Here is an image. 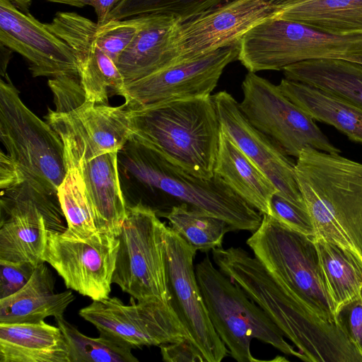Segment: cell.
<instances>
[{
	"mask_svg": "<svg viewBox=\"0 0 362 362\" xmlns=\"http://www.w3.org/2000/svg\"><path fill=\"white\" fill-rule=\"evenodd\" d=\"M45 24L73 49L86 101L106 104L110 93L124 96L125 83L116 64L97 44V23L74 12H57Z\"/></svg>",
	"mask_w": 362,
	"mask_h": 362,
	"instance_id": "ffe728a7",
	"label": "cell"
},
{
	"mask_svg": "<svg viewBox=\"0 0 362 362\" xmlns=\"http://www.w3.org/2000/svg\"><path fill=\"white\" fill-rule=\"evenodd\" d=\"M275 9L276 4L269 0H228L178 22L173 40L176 63L239 44L249 30L272 16Z\"/></svg>",
	"mask_w": 362,
	"mask_h": 362,
	"instance_id": "9a60e30c",
	"label": "cell"
},
{
	"mask_svg": "<svg viewBox=\"0 0 362 362\" xmlns=\"http://www.w3.org/2000/svg\"><path fill=\"white\" fill-rule=\"evenodd\" d=\"M214 173L261 214H271L277 189L222 130Z\"/></svg>",
	"mask_w": 362,
	"mask_h": 362,
	"instance_id": "d4e9b609",
	"label": "cell"
},
{
	"mask_svg": "<svg viewBox=\"0 0 362 362\" xmlns=\"http://www.w3.org/2000/svg\"><path fill=\"white\" fill-rule=\"evenodd\" d=\"M221 130L267 177L287 201L306 210L300 192L295 163L267 136L254 127L242 112L239 103L226 90L212 95Z\"/></svg>",
	"mask_w": 362,
	"mask_h": 362,
	"instance_id": "ac0fdd59",
	"label": "cell"
},
{
	"mask_svg": "<svg viewBox=\"0 0 362 362\" xmlns=\"http://www.w3.org/2000/svg\"><path fill=\"white\" fill-rule=\"evenodd\" d=\"M246 243L267 269L312 310L325 319L341 320L328 294L311 238L263 214Z\"/></svg>",
	"mask_w": 362,
	"mask_h": 362,
	"instance_id": "ba28073f",
	"label": "cell"
},
{
	"mask_svg": "<svg viewBox=\"0 0 362 362\" xmlns=\"http://www.w3.org/2000/svg\"><path fill=\"white\" fill-rule=\"evenodd\" d=\"M355 348L362 356V290L339 314Z\"/></svg>",
	"mask_w": 362,
	"mask_h": 362,
	"instance_id": "74e56055",
	"label": "cell"
},
{
	"mask_svg": "<svg viewBox=\"0 0 362 362\" xmlns=\"http://www.w3.org/2000/svg\"><path fill=\"white\" fill-rule=\"evenodd\" d=\"M122 0H96L93 7L97 15V24L103 25L108 14Z\"/></svg>",
	"mask_w": 362,
	"mask_h": 362,
	"instance_id": "ab89813d",
	"label": "cell"
},
{
	"mask_svg": "<svg viewBox=\"0 0 362 362\" xmlns=\"http://www.w3.org/2000/svg\"><path fill=\"white\" fill-rule=\"evenodd\" d=\"M0 362H70L59 327L44 320L0 323Z\"/></svg>",
	"mask_w": 362,
	"mask_h": 362,
	"instance_id": "603a6c76",
	"label": "cell"
},
{
	"mask_svg": "<svg viewBox=\"0 0 362 362\" xmlns=\"http://www.w3.org/2000/svg\"><path fill=\"white\" fill-rule=\"evenodd\" d=\"M170 228L197 251L207 252L222 247L225 234L233 231L224 220L192 208L185 203L160 214Z\"/></svg>",
	"mask_w": 362,
	"mask_h": 362,
	"instance_id": "f546056e",
	"label": "cell"
},
{
	"mask_svg": "<svg viewBox=\"0 0 362 362\" xmlns=\"http://www.w3.org/2000/svg\"><path fill=\"white\" fill-rule=\"evenodd\" d=\"M1 190L0 260L45 262L48 233L67 228L57 194L30 180Z\"/></svg>",
	"mask_w": 362,
	"mask_h": 362,
	"instance_id": "30bf717a",
	"label": "cell"
},
{
	"mask_svg": "<svg viewBox=\"0 0 362 362\" xmlns=\"http://www.w3.org/2000/svg\"><path fill=\"white\" fill-rule=\"evenodd\" d=\"M167 226L155 209L141 202L127 206L117 236L112 284L135 300L170 303L165 259Z\"/></svg>",
	"mask_w": 362,
	"mask_h": 362,
	"instance_id": "9c48e42d",
	"label": "cell"
},
{
	"mask_svg": "<svg viewBox=\"0 0 362 362\" xmlns=\"http://www.w3.org/2000/svg\"><path fill=\"white\" fill-rule=\"evenodd\" d=\"M129 110V141L155 151L197 177H214L221 128L212 95Z\"/></svg>",
	"mask_w": 362,
	"mask_h": 362,
	"instance_id": "3957f363",
	"label": "cell"
},
{
	"mask_svg": "<svg viewBox=\"0 0 362 362\" xmlns=\"http://www.w3.org/2000/svg\"><path fill=\"white\" fill-rule=\"evenodd\" d=\"M57 133L64 144L66 168H77L84 181L98 231L117 237L127 206L119 182V151H96L66 128Z\"/></svg>",
	"mask_w": 362,
	"mask_h": 362,
	"instance_id": "e0dca14e",
	"label": "cell"
},
{
	"mask_svg": "<svg viewBox=\"0 0 362 362\" xmlns=\"http://www.w3.org/2000/svg\"><path fill=\"white\" fill-rule=\"evenodd\" d=\"M83 137L102 151H119L132 137L130 110L85 102L69 112H59Z\"/></svg>",
	"mask_w": 362,
	"mask_h": 362,
	"instance_id": "4316f807",
	"label": "cell"
},
{
	"mask_svg": "<svg viewBox=\"0 0 362 362\" xmlns=\"http://www.w3.org/2000/svg\"><path fill=\"white\" fill-rule=\"evenodd\" d=\"M286 78L336 95L362 107V65L337 59H311L286 66Z\"/></svg>",
	"mask_w": 362,
	"mask_h": 362,
	"instance_id": "83f0119b",
	"label": "cell"
},
{
	"mask_svg": "<svg viewBox=\"0 0 362 362\" xmlns=\"http://www.w3.org/2000/svg\"><path fill=\"white\" fill-rule=\"evenodd\" d=\"M162 358L167 362H206L191 339H184L159 346Z\"/></svg>",
	"mask_w": 362,
	"mask_h": 362,
	"instance_id": "f35d334b",
	"label": "cell"
},
{
	"mask_svg": "<svg viewBox=\"0 0 362 362\" xmlns=\"http://www.w3.org/2000/svg\"><path fill=\"white\" fill-rule=\"evenodd\" d=\"M36 267L29 262L0 260V299L22 288L30 279Z\"/></svg>",
	"mask_w": 362,
	"mask_h": 362,
	"instance_id": "8d00e7d4",
	"label": "cell"
},
{
	"mask_svg": "<svg viewBox=\"0 0 362 362\" xmlns=\"http://www.w3.org/2000/svg\"><path fill=\"white\" fill-rule=\"evenodd\" d=\"M343 59L362 65V33L334 35L303 23L271 16L249 30L238 59L248 71L283 70L298 62Z\"/></svg>",
	"mask_w": 362,
	"mask_h": 362,
	"instance_id": "5b68a950",
	"label": "cell"
},
{
	"mask_svg": "<svg viewBox=\"0 0 362 362\" xmlns=\"http://www.w3.org/2000/svg\"><path fill=\"white\" fill-rule=\"evenodd\" d=\"M74 299L70 290L54 292L52 274L42 262L22 288L0 299V323L38 322L62 316Z\"/></svg>",
	"mask_w": 362,
	"mask_h": 362,
	"instance_id": "7402d4cb",
	"label": "cell"
},
{
	"mask_svg": "<svg viewBox=\"0 0 362 362\" xmlns=\"http://www.w3.org/2000/svg\"><path fill=\"white\" fill-rule=\"evenodd\" d=\"M329 298L339 316L362 290V257L321 237L311 238Z\"/></svg>",
	"mask_w": 362,
	"mask_h": 362,
	"instance_id": "f1b7e54d",
	"label": "cell"
},
{
	"mask_svg": "<svg viewBox=\"0 0 362 362\" xmlns=\"http://www.w3.org/2000/svg\"><path fill=\"white\" fill-rule=\"evenodd\" d=\"M213 261L259 305L306 362H362L343 320L331 321L312 310L241 247H217Z\"/></svg>",
	"mask_w": 362,
	"mask_h": 362,
	"instance_id": "6da1fadb",
	"label": "cell"
},
{
	"mask_svg": "<svg viewBox=\"0 0 362 362\" xmlns=\"http://www.w3.org/2000/svg\"><path fill=\"white\" fill-rule=\"evenodd\" d=\"M69 353L70 362H138L132 349L99 336L88 337L79 332L62 316L55 317Z\"/></svg>",
	"mask_w": 362,
	"mask_h": 362,
	"instance_id": "1f68e13d",
	"label": "cell"
},
{
	"mask_svg": "<svg viewBox=\"0 0 362 362\" xmlns=\"http://www.w3.org/2000/svg\"><path fill=\"white\" fill-rule=\"evenodd\" d=\"M269 1H272V3H274V4L276 5V4L284 2L286 0H269Z\"/></svg>",
	"mask_w": 362,
	"mask_h": 362,
	"instance_id": "ee69618b",
	"label": "cell"
},
{
	"mask_svg": "<svg viewBox=\"0 0 362 362\" xmlns=\"http://www.w3.org/2000/svg\"><path fill=\"white\" fill-rule=\"evenodd\" d=\"M48 85L54 94V111L69 112L86 102V93L79 77L62 76L52 78Z\"/></svg>",
	"mask_w": 362,
	"mask_h": 362,
	"instance_id": "d590c367",
	"label": "cell"
},
{
	"mask_svg": "<svg viewBox=\"0 0 362 362\" xmlns=\"http://www.w3.org/2000/svg\"><path fill=\"white\" fill-rule=\"evenodd\" d=\"M197 279L218 335L238 362H253L251 341L257 339L303 360L263 309L212 263L206 255L195 266Z\"/></svg>",
	"mask_w": 362,
	"mask_h": 362,
	"instance_id": "277c9868",
	"label": "cell"
},
{
	"mask_svg": "<svg viewBox=\"0 0 362 362\" xmlns=\"http://www.w3.org/2000/svg\"><path fill=\"white\" fill-rule=\"evenodd\" d=\"M130 300L128 305L117 297L94 300L78 314L100 336L130 349L191 339L170 303Z\"/></svg>",
	"mask_w": 362,
	"mask_h": 362,
	"instance_id": "7c38bea8",
	"label": "cell"
},
{
	"mask_svg": "<svg viewBox=\"0 0 362 362\" xmlns=\"http://www.w3.org/2000/svg\"><path fill=\"white\" fill-rule=\"evenodd\" d=\"M50 2L64 4L76 7L90 6L93 7L96 0H45Z\"/></svg>",
	"mask_w": 362,
	"mask_h": 362,
	"instance_id": "b9f144b4",
	"label": "cell"
},
{
	"mask_svg": "<svg viewBox=\"0 0 362 362\" xmlns=\"http://www.w3.org/2000/svg\"><path fill=\"white\" fill-rule=\"evenodd\" d=\"M282 93L315 121L334 127L362 144V107L308 84L281 79Z\"/></svg>",
	"mask_w": 362,
	"mask_h": 362,
	"instance_id": "cb8c5ba5",
	"label": "cell"
},
{
	"mask_svg": "<svg viewBox=\"0 0 362 362\" xmlns=\"http://www.w3.org/2000/svg\"><path fill=\"white\" fill-rule=\"evenodd\" d=\"M148 17V14H144L122 20H110L98 26L97 44L116 65L119 56L141 30Z\"/></svg>",
	"mask_w": 362,
	"mask_h": 362,
	"instance_id": "836d02e7",
	"label": "cell"
},
{
	"mask_svg": "<svg viewBox=\"0 0 362 362\" xmlns=\"http://www.w3.org/2000/svg\"><path fill=\"white\" fill-rule=\"evenodd\" d=\"M129 142L126 166L141 182L181 203L224 220L233 231L255 232L260 226L261 214L216 173L211 179L197 177L155 151Z\"/></svg>",
	"mask_w": 362,
	"mask_h": 362,
	"instance_id": "8992f818",
	"label": "cell"
},
{
	"mask_svg": "<svg viewBox=\"0 0 362 362\" xmlns=\"http://www.w3.org/2000/svg\"><path fill=\"white\" fill-rule=\"evenodd\" d=\"M270 210V215L287 228L310 238L315 236V229L308 211L287 201L278 193L274 194L271 199Z\"/></svg>",
	"mask_w": 362,
	"mask_h": 362,
	"instance_id": "e575fe53",
	"label": "cell"
},
{
	"mask_svg": "<svg viewBox=\"0 0 362 362\" xmlns=\"http://www.w3.org/2000/svg\"><path fill=\"white\" fill-rule=\"evenodd\" d=\"M239 44L189 61L172 64L125 85L131 110L152 104L211 96L225 68L238 59Z\"/></svg>",
	"mask_w": 362,
	"mask_h": 362,
	"instance_id": "2e32d148",
	"label": "cell"
},
{
	"mask_svg": "<svg viewBox=\"0 0 362 362\" xmlns=\"http://www.w3.org/2000/svg\"><path fill=\"white\" fill-rule=\"evenodd\" d=\"M239 107L249 122L270 138L288 156L296 158L305 147L341 153L315 121L274 85L248 71L242 83Z\"/></svg>",
	"mask_w": 362,
	"mask_h": 362,
	"instance_id": "8fae6325",
	"label": "cell"
},
{
	"mask_svg": "<svg viewBox=\"0 0 362 362\" xmlns=\"http://www.w3.org/2000/svg\"><path fill=\"white\" fill-rule=\"evenodd\" d=\"M272 16L334 35L362 33V0H286Z\"/></svg>",
	"mask_w": 362,
	"mask_h": 362,
	"instance_id": "484cf974",
	"label": "cell"
},
{
	"mask_svg": "<svg viewBox=\"0 0 362 362\" xmlns=\"http://www.w3.org/2000/svg\"><path fill=\"white\" fill-rule=\"evenodd\" d=\"M0 139L21 182L57 194L66 174L62 140L25 105L8 74L0 81Z\"/></svg>",
	"mask_w": 362,
	"mask_h": 362,
	"instance_id": "52a82bcc",
	"label": "cell"
},
{
	"mask_svg": "<svg viewBox=\"0 0 362 362\" xmlns=\"http://www.w3.org/2000/svg\"><path fill=\"white\" fill-rule=\"evenodd\" d=\"M178 22L171 15L148 14L146 22L117 62L125 85L176 63L173 40Z\"/></svg>",
	"mask_w": 362,
	"mask_h": 362,
	"instance_id": "44dd1931",
	"label": "cell"
},
{
	"mask_svg": "<svg viewBox=\"0 0 362 362\" xmlns=\"http://www.w3.org/2000/svg\"><path fill=\"white\" fill-rule=\"evenodd\" d=\"M13 51L0 43V74L3 77L7 74L6 69L11 58Z\"/></svg>",
	"mask_w": 362,
	"mask_h": 362,
	"instance_id": "60d3db41",
	"label": "cell"
},
{
	"mask_svg": "<svg viewBox=\"0 0 362 362\" xmlns=\"http://www.w3.org/2000/svg\"><path fill=\"white\" fill-rule=\"evenodd\" d=\"M119 247L117 237L98 231L86 239L49 232L43 255L66 288L94 300L109 297Z\"/></svg>",
	"mask_w": 362,
	"mask_h": 362,
	"instance_id": "4fadbf2b",
	"label": "cell"
},
{
	"mask_svg": "<svg viewBox=\"0 0 362 362\" xmlns=\"http://www.w3.org/2000/svg\"><path fill=\"white\" fill-rule=\"evenodd\" d=\"M18 9L24 13H28L32 0H8Z\"/></svg>",
	"mask_w": 362,
	"mask_h": 362,
	"instance_id": "7bdbcfd3",
	"label": "cell"
},
{
	"mask_svg": "<svg viewBox=\"0 0 362 362\" xmlns=\"http://www.w3.org/2000/svg\"><path fill=\"white\" fill-rule=\"evenodd\" d=\"M226 1L122 0L108 14L106 22L151 13L171 15L182 22Z\"/></svg>",
	"mask_w": 362,
	"mask_h": 362,
	"instance_id": "d6a6232c",
	"label": "cell"
},
{
	"mask_svg": "<svg viewBox=\"0 0 362 362\" xmlns=\"http://www.w3.org/2000/svg\"><path fill=\"white\" fill-rule=\"evenodd\" d=\"M295 173L315 236L362 257V163L308 146Z\"/></svg>",
	"mask_w": 362,
	"mask_h": 362,
	"instance_id": "7a4b0ae2",
	"label": "cell"
},
{
	"mask_svg": "<svg viewBox=\"0 0 362 362\" xmlns=\"http://www.w3.org/2000/svg\"><path fill=\"white\" fill-rule=\"evenodd\" d=\"M0 43L22 55L33 77L78 76L71 47L30 12L0 0Z\"/></svg>",
	"mask_w": 362,
	"mask_h": 362,
	"instance_id": "d6986e66",
	"label": "cell"
},
{
	"mask_svg": "<svg viewBox=\"0 0 362 362\" xmlns=\"http://www.w3.org/2000/svg\"><path fill=\"white\" fill-rule=\"evenodd\" d=\"M170 303L206 362H220L228 349L216 332L197 279V250L170 227L165 236Z\"/></svg>",
	"mask_w": 362,
	"mask_h": 362,
	"instance_id": "5bb4252c",
	"label": "cell"
},
{
	"mask_svg": "<svg viewBox=\"0 0 362 362\" xmlns=\"http://www.w3.org/2000/svg\"><path fill=\"white\" fill-rule=\"evenodd\" d=\"M66 174L57 189L59 202L66 221L64 233L86 239L98 232L84 181L77 168L66 167Z\"/></svg>",
	"mask_w": 362,
	"mask_h": 362,
	"instance_id": "4dcf8cb0",
	"label": "cell"
}]
</instances>
